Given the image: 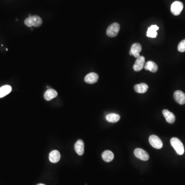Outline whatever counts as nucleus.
I'll list each match as a JSON object with an SVG mask.
<instances>
[{
	"label": "nucleus",
	"mask_w": 185,
	"mask_h": 185,
	"mask_svg": "<svg viewBox=\"0 0 185 185\" xmlns=\"http://www.w3.org/2000/svg\"><path fill=\"white\" fill-rule=\"evenodd\" d=\"M148 85L144 83H140L134 86V90L135 92L140 94L145 93L148 90Z\"/></svg>",
	"instance_id": "dca6fc26"
},
{
	"label": "nucleus",
	"mask_w": 185,
	"mask_h": 185,
	"mask_svg": "<svg viewBox=\"0 0 185 185\" xmlns=\"http://www.w3.org/2000/svg\"><path fill=\"white\" fill-rule=\"evenodd\" d=\"M171 144L174 149H175L176 153L179 155H182L184 153V145L182 143V141L176 137H174L171 139L170 140Z\"/></svg>",
	"instance_id": "f03ea898"
},
{
	"label": "nucleus",
	"mask_w": 185,
	"mask_h": 185,
	"mask_svg": "<svg viewBox=\"0 0 185 185\" xmlns=\"http://www.w3.org/2000/svg\"><path fill=\"white\" fill-rule=\"evenodd\" d=\"M61 155L60 153L58 150H53L50 153L49 159L50 162L53 163H57L60 160Z\"/></svg>",
	"instance_id": "f8f14e48"
},
{
	"label": "nucleus",
	"mask_w": 185,
	"mask_h": 185,
	"mask_svg": "<svg viewBox=\"0 0 185 185\" xmlns=\"http://www.w3.org/2000/svg\"><path fill=\"white\" fill-rule=\"evenodd\" d=\"M163 114L168 123L169 124H173L175 122V117L173 113H172L167 110H163Z\"/></svg>",
	"instance_id": "ddd939ff"
},
{
	"label": "nucleus",
	"mask_w": 185,
	"mask_h": 185,
	"mask_svg": "<svg viewBox=\"0 0 185 185\" xmlns=\"http://www.w3.org/2000/svg\"><path fill=\"white\" fill-rule=\"evenodd\" d=\"M141 50H142L141 45L139 43H135L132 45L131 48L130 50V55L133 56L134 57L137 58L140 56L139 53L141 52Z\"/></svg>",
	"instance_id": "0eeeda50"
},
{
	"label": "nucleus",
	"mask_w": 185,
	"mask_h": 185,
	"mask_svg": "<svg viewBox=\"0 0 185 185\" xmlns=\"http://www.w3.org/2000/svg\"><path fill=\"white\" fill-rule=\"evenodd\" d=\"M106 120L109 123H115L118 122L120 119V117L118 114L111 113L108 114L105 117Z\"/></svg>",
	"instance_id": "aec40b11"
},
{
	"label": "nucleus",
	"mask_w": 185,
	"mask_h": 185,
	"mask_svg": "<svg viewBox=\"0 0 185 185\" xmlns=\"http://www.w3.org/2000/svg\"><path fill=\"white\" fill-rule=\"evenodd\" d=\"M174 98L178 104H185V94L181 90H176L174 93Z\"/></svg>",
	"instance_id": "1a4fd4ad"
},
{
	"label": "nucleus",
	"mask_w": 185,
	"mask_h": 185,
	"mask_svg": "<svg viewBox=\"0 0 185 185\" xmlns=\"http://www.w3.org/2000/svg\"><path fill=\"white\" fill-rule=\"evenodd\" d=\"M119 30V24L117 23H114L108 27L106 30V34L110 37H115L118 35Z\"/></svg>",
	"instance_id": "7ed1b4c3"
},
{
	"label": "nucleus",
	"mask_w": 185,
	"mask_h": 185,
	"mask_svg": "<svg viewBox=\"0 0 185 185\" xmlns=\"http://www.w3.org/2000/svg\"><path fill=\"white\" fill-rule=\"evenodd\" d=\"M183 4L180 1H175L172 3L171 11L174 16H178L183 9Z\"/></svg>",
	"instance_id": "39448f33"
},
{
	"label": "nucleus",
	"mask_w": 185,
	"mask_h": 185,
	"mask_svg": "<svg viewBox=\"0 0 185 185\" xmlns=\"http://www.w3.org/2000/svg\"><path fill=\"white\" fill-rule=\"evenodd\" d=\"M99 79V76L95 73H90L88 74L85 78V81L89 84H94L97 82Z\"/></svg>",
	"instance_id": "9d476101"
},
{
	"label": "nucleus",
	"mask_w": 185,
	"mask_h": 185,
	"mask_svg": "<svg viewBox=\"0 0 185 185\" xmlns=\"http://www.w3.org/2000/svg\"><path fill=\"white\" fill-rule=\"evenodd\" d=\"M134 154L136 158L144 161H147L149 159L148 153L143 149L137 148L134 150Z\"/></svg>",
	"instance_id": "423d86ee"
},
{
	"label": "nucleus",
	"mask_w": 185,
	"mask_h": 185,
	"mask_svg": "<svg viewBox=\"0 0 185 185\" xmlns=\"http://www.w3.org/2000/svg\"><path fill=\"white\" fill-rule=\"evenodd\" d=\"M158 29L159 27L157 25H152L148 29L147 36L150 38H156V36L158 35L157 31L158 30Z\"/></svg>",
	"instance_id": "f3484780"
},
{
	"label": "nucleus",
	"mask_w": 185,
	"mask_h": 185,
	"mask_svg": "<svg viewBox=\"0 0 185 185\" xmlns=\"http://www.w3.org/2000/svg\"><path fill=\"white\" fill-rule=\"evenodd\" d=\"M57 95H58V93L55 90L50 89H48L45 92L44 97L45 100H46L47 101H50L52 100L53 98L56 97Z\"/></svg>",
	"instance_id": "4468645a"
},
{
	"label": "nucleus",
	"mask_w": 185,
	"mask_h": 185,
	"mask_svg": "<svg viewBox=\"0 0 185 185\" xmlns=\"http://www.w3.org/2000/svg\"><path fill=\"white\" fill-rule=\"evenodd\" d=\"M75 150L79 155H82L85 151V144L82 140H78L75 144Z\"/></svg>",
	"instance_id": "9b49d317"
},
{
	"label": "nucleus",
	"mask_w": 185,
	"mask_h": 185,
	"mask_svg": "<svg viewBox=\"0 0 185 185\" xmlns=\"http://www.w3.org/2000/svg\"><path fill=\"white\" fill-rule=\"evenodd\" d=\"M12 86L9 85H5L0 88V98L4 97L12 92Z\"/></svg>",
	"instance_id": "6ab92c4d"
},
{
	"label": "nucleus",
	"mask_w": 185,
	"mask_h": 185,
	"mask_svg": "<svg viewBox=\"0 0 185 185\" xmlns=\"http://www.w3.org/2000/svg\"><path fill=\"white\" fill-rule=\"evenodd\" d=\"M44 185V184H38V185Z\"/></svg>",
	"instance_id": "4be33fe9"
},
{
	"label": "nucleus",
	"mask_w": 185,
	"mask_h": 185,
	"mask_svg": "<svg viewBox=\"0 0 185 185\" xmlns=\"http://www.w3.org/2000/svg\"><path fill=\"white\" fill-rule=\"evenodd\" d=\"M144 68L146 70L150 71L152 73H156L158 70V66L155 63L151 61H149L146 63L144 66Z\"/></svg>",
	"instance_id": "2eb2a0df"
},
{
	"label": "nucleus",
	"mask_w": 185,
	"mask_h": 185,
	"mask_svg": "<svg viewBox=\"0 0 185 185\" xmlns=\"http://www.w3.org/2000/svg\"><path fill=\"white\" fill-rule=\"evenodd\" d=\"M178 51L183 53L185 51V39L183 40V41H181L178 45Z\"/></svg>",
	"instance_id": "412c9836"
},
{
	"label": "nucleus",
	"mask_w": 185,
	"mask_h": 185,
	"mask_svg": "<svg viewBox=\"0 0 185 185\" xmlns=\"http://www.w3.org/2000/svg\"><path fill=\"white\" fill-rule=\"evenodd\" d=\"M145 62V58L143 56H139L137 58L133 66V69L136 71H140L144 68V64Z\"/></svg>",
	"instance_id": "6e6552de"
},
{
	"label": "nucleus",
	"mask_w": 185,
	"mask_h": 185,
	"mask_svg": "<svg viewBox=\"0 0 185 185\" xmlns=\"http://www.w3.org/2000/svg\"><path fill=\"white\" fill-rule=\"evenodd\" d=\"M42 20L39 16H31L25 19L24 23L28 27H39L42 25Z\"/></svg>",
	"instance_id": "f257e3e1"
},
{
	"label": "nucleus",
	"mask_w": 185,
	"mask_h": 185,
	"mask_svg": "<svg viewBox=\"0 0 185 185\" xmlns=\"http://www.w3.org/2000/svg\"><path fill=\"white\" fill-rule=\"evenodd\" d=\"M102 159L106 162H110L113 160L114 155L112 152L109 150H106L104 151L102 154Z\"/></svg>",
	"instance_id": "a211bd4d"
},
{
	"label": "nucleus",
	"mask_w": 185,
	"mask_h": 185,
	"mask_svg": "<svg viewBox=\"0 0 185 185\" xmlns=\"http://www.w3.org/2000/svg\"><path fill=\"white\" fill-rule=\"evenodd\" d=\"M149 140L150 144L155 149H160L163 147V142L158 136L154 135L150 136Z\"/></svg>",
	"instance_id": "20e7f679"
}]
</instances>
